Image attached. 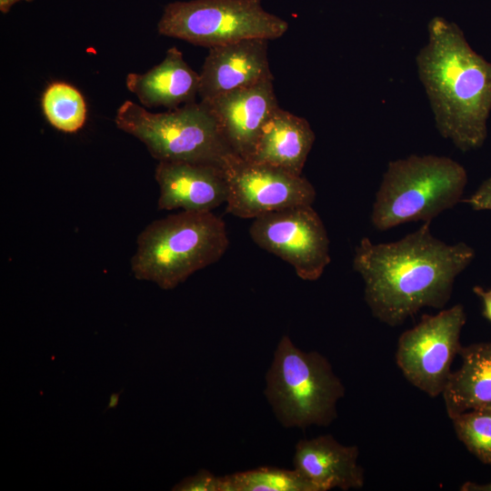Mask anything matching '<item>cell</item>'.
Masks as SVG:
<instances>
[{
    "label": "cell",
    "mask_w": 491,
    "mask_h": 491,
    "mask_svg": "<svg viewBox=\"0 0 491 491\" xmlns=\"http://www.w3.org/2000/svg\"><path fill=\"white\" fill-rule=\"evenodd\" d=\"M476 256L465 242L449 245L434 236L430 223L390 243L363 237L353 268L365 284L372 315L390 326L402 325L424 307L443 308L456 278Z\"/></svg>",
    "instance_id": "cell-1"
},
{
    "label": "cell",
    "mask_w": 491,
    "mask_h": 491,
    "mask_svg": "<svg viewBox=\"0 0 491 491\" xmlns=\"http://www.w3.org/2000/svg\"><path fill=\"white\" fill-rule=\"evenodd\" d=\"M427 35L416 62L436 127L462 152L480 148L491 112V63L444 17L429 21Z\"/></svg>",
    "instance_id": "cell-2"
},
{
    "label": "cell",
    "mask_w": 491,
    "mask_h": 491,
    "mask_svg": "<svg viewBox=\"0 0 491 491\" xmlns=\"http://www.w3.org/2000/svg\"><path fill=\"white\" fill-rule=\"evenodd\" d=\"M228 246L222 218L213 212L180 211L152 222L139 234L131 270L136 279L171 290L217 262Z\"/></svg>",
    "instance_id": "cell-3"
},
{
    "label": "cell",
    "mask_w": 491,
    "mask_h": 491,
    "mask_svg": "<svg viewBox=\"0 0 491 491\" xmlns=\"http://www.w3.org/2000/svg\"><path fill=\"white\" fill-rule=\"evenodd\" d=\"M467 173L442 155H411L390 161L376 194L371 223L378 231L422 221L431 223L462 200Z\"/></svg>",
    "instance_id": "cell-4"
},
{
    "label": "cell",
    "mask_w": 491,
    "mask_h": 491,
    "mask_svg": "<svg viewBox=\"0 0 491 491\" xmlns=\"http://www.w3.org/2000/svg\"><path fill=\"white\" fill-rule=\"evenodd\" d=\"M266 381V398L286 427L329 425L345 394L328 360L316 351H302L288 336L279 341Z\"/></svg>",
    "instance_id": "cell-5"
},
{
    "label": "cell",
    "mask_w": 491,
    "mask_h": 491,
    "mask_svg": "<svg viewBox=\"0 0 491 491\" xmlns=\"http://www.w3.org/2000/svg\"><path fill=\"white\" fill-rule=\"evenodd\" d=\"M116 126L144 143L158 162H187L223 167L235 155L207 105L200 101L151 113L132 101L116 112Z\"/></svg>",
    "instance_id": "cell-6"
},
{
    "label": "cell",
    "mask_w": 491,
    "mask_h": 491,
    "mask_svg": "<svg viewBox=\"0 0 491 491\" xmlns=\"http://www.w3.org/2000/svg\"><path fill=\"white\" fill-rule=\"evenodd\" d=\"M288 29L284 19L266 11L261 0H191L165 5L159 34L213 47L245 39L274 40Z\"/></svg>",
    "instance_id": "cell-7"
},
{
    "label": "cell",
    "mask_w": 491,
    "mask_h": 491,
    "mask_svg": "<svg viewBox=\"0 0 491 491\" xmlns=\"http://www.w3.org/2000/svg\"><path fill=\"white\" fill-rule=\"evenodd\" d=\"M466 321L464 306L457 304L434 316L424 315L398 339L397 366L408 382L431 397L442 395L446 386Z\"/></svg>",
    "instance_id": "cell-8"
},
{
    "label": "cell",
    "mask_w": 491,
    "mask_h": 491,
    "mask_svg": "<svg viewBox=\"0 0 491 491\" xmlns=\"http://www.w3.org/2000/svg\"><path fill=\"white\" fill-rule=\"evenodd\" d=\"M253 242L280 257L306 281L321 277L331 262L325 225L312 205H297L253 219Z\"/></svg>",
    "instance_id": "cell-9"
},
{
    "label": "cell",
    "mask_w": 491,
    "mask_h": 491,
    "mask_svg": "<svg viewBox=\"0 0 491 491\" xmlns=\"http://www.w3.org/2000/svg\"><path fill=\"white\" fill-rule=\"evenodd\" d=\"M228 185L225 211L255 219L297 205H312L316 192L302 175L236 155L223 165Z\"/></svg>",
    "instance_id": "cell-10"
},
{
    "label": "cell",
    "mask_w": 491,
    "mask_h": 491,
    "mask_svg": "<svg viewBox=\"0 0 491 491\" xmlns=\"http://www.w3.org/2000/svg\"><path fill=\"white\" fill-rule=\"evenodd\" d=\"M274 79L235 89L204 102L233 154L249 159L266 122L279 106Z\"/></svg>",
    "instance_id": "cell-11"
},
{
    "label": "cell",
    "mask_w": 491,
    "mask_h": 491,
    "mask_svg": "<svg viewBox=\"0 0 491 491\" xmlns=\"http://www.w3.org/2000/svg\"><path fill=\"white\" fill-rule=\"evenodd\" d=\"M155 177L160 190L159 210L212 212L226 203L228 185L221 166L161 161Z\"/></svg>",
    "instance_id": "cell-12"
},
{
    "label": "cell",
    "mask_w": 491,
    "mask_h": 491,
    "mask_svg": "<svg viewBox=\"0 0 491 491\" xmlns=\"http://www.w3.org/2000/svg\"><path fill=\"white\" fill-rule=\"evenodd\" d=\"M268 41L252 38L208 48L199 75L201 101L274 79L268 62Z\"/></svg>",
    "instance_id": "cell-13"
},
{
    "label": "cell",
    "mask_w": 491,
    "mask_h": 491,
    "mask_svg": "<svg viewBox=\"0 0 491 491\" xmlns=\"http://www.w3.org/2000/svg\"><path fill=\"white\" fill-rule=\"evenodd\" d=\"M356 446H344L332 436L302 439L296 446L294 468L316 491L357 489L365 482Z\"/></svg>",
    "instance_id": "cell-14"
},
{
    "label": "cell",
    "mask_w": 491,
    "mask_h": 491,
    "mask_svg": "<svg viewBox=\"0 0 491 491\" xmlns=\"http://www.w3.org/2000/svg\"><path fill=\"white\" fill-rule=\"evenodd\" d=\"M315 139L316 135L306 118L277 106L263 126L247 160L302 175Z\"/></svg>",
    "instance_id": "cell-15"
},
{
    "label": "cell",
    "mask_w": 491,
    "mask_h": 491,
    "mask_svg": "<svg viewBox=\"0 0 491 491\" xmlns=\"http://www.w3.org/2000/svg\"><path fill=\"white\" fill-rule=\"evenodd\" d=\"M200 75L184 60L183 54L173 46L164 60L145 74H128L126 87L144 106H165L169 109L195 102Z\"/></svg>",
    "instance_id": "cell-16"
},
{
    "label": "cell",
    "mask_w": 491,
    "mask_h": 491,
    "mask_svg": "<svg viewBox=\"0 0 491 491\" xmlns=\"http://www.w3.org/2000/svg\"><path fill=\"white\" fill-rule=\"evenodd\" d=\"M461 366L452 371L442 394L448 416L491 406V343L461 346Z\"/></svg>",
    "instance_id": "cell-17"
},
{
    "label": "cell",
    "mask_w": 491,
    "mask_h": 491,
    "mask_svg": "<svg viewBox=\"0 0 491 491\" xmlns=\"http://www.w3.org/2000/svg\"><path fill=\"white\" fill-rule=\"evenodd\" d=\"M222 491H316L295 468L262 466L222 476Z\"/></svg>",
    "instance_id": "cell-18"
},
{
    "label": "cell",
    "mask_w": 491,
    "mask_h": 491,
    "mask_svg": "<svg viewBox=\"0 0 491 491\" xmlns=\"http://www.w3.org/2000/svg\"><path fill=\"white\" fill-rule=\"evenodd\" d=\"M42 107L47 121L60 131L76 132L85 122V99L77 89L66 83L49 85L43 94Z\"/></svg>",
    "instance_id": "cell-19"
},
{
    "label": "cell",
    "mask_w": 491,
    "mask_h": 491,
    "mask_svg": "<svg viewBox=\"0 0 491 491\" xmlns=\"http://www.w3.org/2000/svg\"><path fill=\"white\" fill-rule=\"evenodd\" d=\"M450 419L467 450L484 464L491 465V406L468 410Z\"/></svg>",
    "instance_id": "cell-20"
},
{
    "label": "cell",
    "mask_w": 491,
    "mask_h": 491,
    "mask_svg": "<svg viewBox=\"0 0 491 491\" xmlns=\"http://www.w3.org/2000/svg\"><path fill=\"white\" fill-rule=\"evenodd\" d=\"M172 490L222 491V476H216L207 470L201 469L195 476L183 479Z\"/></svg>",
    "instance_id": "cell-21"
},
{
    "label": "cell",
    "mask_w": 491,
    "mask_h": 491,
    "mask_svg": "<svg viewBox=\"0 0 491 491\" xmlns=\"http://www.w3.org/2000/svg\"><path fill=\"white\" fill-rule=\"evenodd\" d=\"M474 210H491V177L484 180L466 200Z\"/></svg>",
    "instance_id": "cell-22"
},
{
    "label": "cell",
    "mask_w": 491,
    "mask_h": 491,
    "mask_svg": "<svg viewBox=\"0 0 491 491\" xmlns=\"http://www.w3.org/2000/svg\"><path fill=\"white\" fill-rule=\"evenodd\" d=\"M473 292L481 298L484 306V316L491 321V289L485 290L481 286H475Z\"/></svg>",
    "instance_id": "cell-23"
},
{
    "label": "cell",
    "mask_w": 491,
    "mask_h": 491,
    "mask_svg": "<svg viewBox=\"0 0 491 491\" xmlns=\"http://www.w3.org/2000/svg\"><path fill=\"white\" fill-rule=\"evenodd\" d=\"M462 491H491V482L487 484H476L473 482H466L461 487Z\"/></svg>",
    "instance_id": "cell-24"
},
{
    "label": "cell",
    "mask_w": 491,
    "mask_h": 491,
    "mask_svg": "<svg viewBox=\"0 0 491 491\" xmlns=\"http://www.w3.org/2000/svg\"><path fill=\"white\" fill-rule=\"evenodd\" d=\"M19 1L31 2L33 0H0V11L2 13H7L10 8Z\"/></svg>",
    "instance_id": "cell-25"
},
{
    "label": "cell",
    "mask_w": 491,
    "mask_h": 491,
    "mask_svg": "<svg viewBox=\"0 0 491 491\" xmlns=\"http://www.w3.org/2000/svg\"><path fill=\"white\" fill-rule=\"evenodd\" d=\"M119 396H120V393L112 394L110 396L107 408H115L118 405Z\"/></svg>",
    "instance_id": "cell-26"
}]
</instances>
